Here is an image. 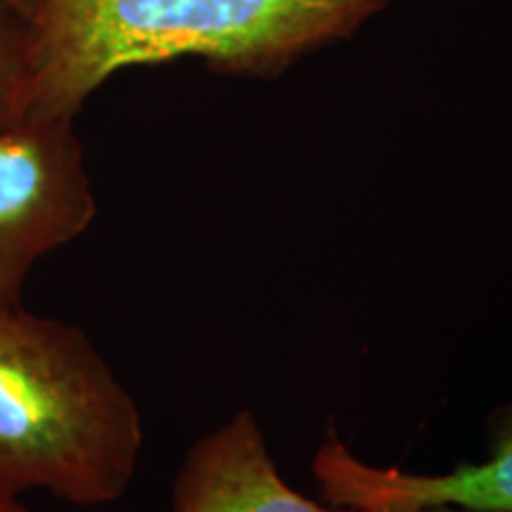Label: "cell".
Instances as JSON below:
<instances>
[{"label":"cell","mask_w":512,"mask_h":512,"mask_svg":"<svg viewBox=\"0 0 512 512\" xmlns=\"http://www.w3.org/2000/svg\"><path fill=\"white\" fill-rule=\"evenodd\" d=\"M389 0H41L29 114L76 119L88 95L136 64L202 57L216 74L275 79L349 38Z\"/></svg>","instance_id":"obj_1"},{"label":"cell","mask_w":512,"mask_h":512,"mask_svg":"<svg viewBox=\"0 0 512 512\" xmlns=\"http://www.w3.org/2000/svg\"><path fill=\"white\" fill-rule=\"evenodd\" d=\"M143 418L86 332L0 304V489L93 508L136 477Z\"/></svg>","instance_id":"obj_2"},{"label":"cell","mask_w":512,"mask_h":512,"mask_svg":"<svg viewBox=\"0 0 512 512\" xmlns=\"http://www.w3.org/2000/svg\"><path fill=\"white\" fill-rule=\"evenodd\" d=\"M95 214L74 119L27 114L0 128V304H22L38 261L86 233Z\"/></svg>","instance_id":"obj_3"},{"label":"cell","mask_w":512,"mask_h":512,"mask_svg":"<svg viewBox=\"0 0 512 512\" xmlns=\"http://www.w3.org/2000/svg\"><path fill=\"white\" fill-rule=\"evenodd\" d=\"M489 458L441 475L370 465L328 432L313 456V477L325 503L363 510L380 503L456 505L477 512H512V403L489 420Z\"/></svg>","instance_id":"obj_4"},{"label":"cell","mask_w":512,"mask_h":512,"mask_svg":"<svg viewBox=\"0 0 512 512\" xmlns=\"http://www.w3.org/2000/svg\"><path fill=\"white\" fill-rule=\"evenodd\" d=\"M174 512H356L318 503L285 482L252 411L190 446L171 489Z\"/></svg>","instance_id":"obj_5"},{"label":"cell","mask_w":512,"mask_h":512,"mask_svg":"<svg viewBox=\"0 0 512 512\" xmlns=\"http://www.w3.org/2000/svg\"><path fill=\"white\" fill-rule=\"evenodd\" d=\"M38 76V24L0 0V128L27 117Z\"/></svg>","instance_id":"obj_6"},{"label":"cell","mask_w":512,"mask_h":512,"mask_svg":"<svg viewBox=\"0 0 512 512\" xmlns=\"http://www.w3.org/2000/svg\"><path fill=\"white\" fill-rule=\"evenodd\" d=\"M356 512H477L467 508H456V505H411V503H380Z\"/></svg>","instance_id":"obj_7"},{"label":"cell","mask_w":512,"mask_h":512,"mask_svg":"<svg viewBox=\"0 0 512 512\" xmlns=\"http://www.w3.org/2000/svg\"><path fill=\"white\" fill-rule=\"evenodd\" d=\"M0 512H31V510L22 503V496L0 489Z\"/></svg>","instance_id":"obj_8"},{"label":"cell","mask_w":512,"mask_h":512,"mask_svg":"<svg viewBox=\"0 0 512 512\" xmlns=\"http://www.w3.org/2000/svg\"><path fill=\"white\" fill-rule=\"evenodd\" d=\"M10 3H15L19 10L27 12L29 17H38V10H41V0H10Z\"/></svg>","instance_id":"obj_9"}]
</instances>
